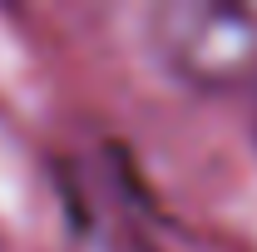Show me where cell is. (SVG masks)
Listing matches in <instances>:
<instances>
[{"label": "cell", "mask_w": 257, "mask_h": 252, "mask_svg": "<svg viewBox=\"0 0 257 252\" xmlns=\"http://www.w3.org/2000/svg\"><path fill=\"white\" fill-rule=\"evenodd\" d=\"M159 64L193 89L257 84V0H173L149 15Z\"/></svg>", "instance_id": "1"}]
</instances>
